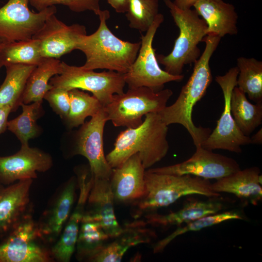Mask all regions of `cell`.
I'll use <instances>...</instances> for the list:
<instances>
[{
    "label": "cell",
    "instance_id": "3",
    "mask_svg": "<svg viewBox=\"0 0 262 262\" xmlns=\"http://www.w3.org/2000/svg\"><path fill=\"white\" fill-rule=\"evenodd\" d=\"M99 25L93 33L84 36L76 49L82 51L86 61L81 67L85 69H105L125 74L135 60L141 41L132 43L118 38L110 30L106 24L110 17L107 10L98 15Z\"/></svg>",
    "mask_w": 262,
    "mask_h": 262
},
{
    "label": "cell",
    "instance_id": "28",
    "mask_svg": "<svg viewBox=\"0 0 262 262\" xmlns=\"http://www.w3.org/2000/svg\"><path fill=\"white\" fill-rule=\"evenodd\" d=\"M39 42L34 39L0 42V65L23 64L37 66L44 59Z\"/></svg>",
    "mask_w": 262,
    "mask_h": 262
},
{
    "label": "cell",
    "instance_id": "34",
    "mask_svg": "<svg viewBox=\"0 0 262 262\" xmlns=\"http://www.w3.org/2000/svg\"><path fill=\"white\" fill-rule=\"evenodd\" d=\"M158 0H129L125 13L130 28L147 32L159 14Z\"/></svg>",
    "mask_w": 262,
    "mask_h": 262
},
{
    "label": "cell",
    "instance_id": "2",
    "mask_svg": "<svg viewBox=\"0 0 262 262\" xmlns=\"http://www.w3.org/2000/svg\"><path fill=\"white\" fill-rule=\"evenodd\" d=\"M145 116L139 126L127 128L117 136L114 148L105 156L112 168L120 166L136 153L145 168H148L167 154L168 126L158 113H148Z\"/></svg>",
    "mask_w": 262,
    "mask_h": 262
},
{
    "label": "cell",
    "instance_id": "18",
    "mask_svg": "<svg viewBox=\"0 0 262 262\" xmlns=\"http://www.w3.org/2000/svg\"><path fill=\"white\" fill-rule=\"evenodd\" d=\"M77 184L80 193L77 204L58 240L50 248L54 261L69 262L75 251L76 244L82 220L85 211L88 196L93 180L87 173L78 174Z\"/></svg>",
    "mask_w": 262,
    "mask_h": 262
},
{
    "label": "cell",
    "instance_id": "10",
    "mask_svg": "<svg viewBox=\"0 0 262 262\" xmlns=\"http://www.w3.org/2000/svg\"><path fill=\"white\" fill-rule=\"evenodd\" d=\"M237 66L230 68L224 75L216 76L215 81L223 94V111L214 130L201 146L213 150L220 149L235 153L242 152L241 147L251 144L249 136L244 135L237 126L230 110V98L233 88L237 86L238 75Z\"/></svg>",
    "mask_w": 262,
    "mask_h": 262
},
{
    "label": "cell",
    "instance_id": "31",
    "mask_svg": "<svg viewBox=\"0 0 262 262\" xmlns=\"http://www.w3.org/2000/svg\"><path fill=\"white\" fill-rule=\"evenodd\" d=\"M237 86L255 103H262V62L243 56L237 59Z\"/></svg>",
    "mask_w": 262,
    "mask_h": 262
},
{
    "label": "cell",
    "instance_id": "24",
    "mask_svg": "<svg viewBox=\"0 0 262 262\" xmlns=\"http://www.w3.org/2000/svg\"><path fill=\"white\" fill-rule=\"evenodd\" d=\"M224 205L213 200H194L186 203L175 212L166 214L150 213L146 216V223L156 227L181 226L205 216L219 213Z\"/></svg>",
    "mask_w": 262,
    "mask_h": 262
},
{
    "label": "cell",
    "instance_id": "4",
    "mask_svg": "<svg viewBox=\"0 0 262 262\" xmlns=\"http://www.w3.org/2000/svg\"><path fill=\"white\" fill-rule=\"evenodd\" d=\"M145 190L141 198L134 202L139 213L168 206L180 197L198 195L218 198L208 180L190 175H174L145 171Z\"/></svg>",
    "mask_w": 262,
    "mask_h": 262
},
{
    "label": "cell",
    "instance_id": "19",
    "mask_svg": "<svg viewBox=\"0 0 262 262\" xmlns=\"http://www.w3.org/2000/svg\"><path fill=\"white\" fill-rule=\"evenodd\" d=\"M114 202L110 180L93 177L82 221L97 222L109 238H115L123 228L115 215Z\"/></svg>",
    "mask_w": 262,
    "mask_h": 262
},
{
    "label": "cell",
    "instance_id": "41",
    "mask_svg": "<svg viewBox=\"0 0 262 262\" xmlns=\"http://www.w3.org/2000/svg\"><path fill=\"white\" fill-rule=\"evenodd\" d=\"M1 67L0 66V68H1Z\"/></svg>",
    "mask_w": 262,
    "mask_h": 262
},
{
    "label": "cell",
    "instance_id": "5",
    "mask_svg": "<svg viewBox=\"0 0 262 262\" xmlns=\"http://www.w3.org/2000/svg\"><path fill=\"white\" fill-rule=\"evenodd\" d=\"M164 1L180 33L170 53L167 55L156 54V58L164 71L180 75L185 65L194 64L200 56L198 45L207 34V25L195 9H181L171 0Z\"/></svg>",
    "mask_w": 262,
    "mask_h": 262
},
{
    "label": "cell",
    "instance_id": "8",
    "mask_svg": "<svg viewBox=\"0 0 262 262\" xmlns=\"http://www.w3.org/2000/svg\"><path fill=\"white\" fill-rule=\"evenodd\" d=\"M164 20L163 15L159 13L146 34L141 35V46L136 58L128 71L124 74L129 88L145 86L159 91L163 89L166 83L180 82L183 79V74L173 75L162 69L156 58L152 43Z\"/></svg>",
    "mask_w": 262,
    "mask_h": 262
},
{
    "label": "cell",
    "instance_id": "14",
    "mask_svg": "<svg viewBox=\"0 0 262 262\" xmlns=\"http://www.w3.org/2000/svg\"><path fill=\"white\" fill-rule=\"evenodd\" d=\"M77 184L72 177L61 185L36 222L39 235L46 245H52L59 238L71 213Z\"/></svg>",
    "mask_w": 262,
    "mask_h": 262
},
{
    "label": "cell",
    "instance_id": "13",
    "mask_svg": "<svg viewBox=\"0 0 262 262\" xmlns=\"http://www.w3.org/2000/svg\"><path fill=\"white\" fill-rule=\"evenodd\" d=\"M196 148L193 155L185 161L147 170L159 174L190 175L217 180L241 169L238 163L232 158L214 153L201 145Z\"/></svg>",
    "mask_w": 262,
    "mask_h": 262
},
{
    "label": "cell",
    "instance_id": "9",
    "mask_svg": "<svg viewBox=\"0 0 262 262\" xmlns=\"http://www.w3.org/2000/svg\"><path fill=\"white\" fill-rule=\"evenodd\" d=\"M54 262L40 238L33 212L28 214L0 243V262Z\"/></svg>",
    "mask_w": 262,
    "mask_h": 262
},
{
    "label": "cell",
    "instance_id": "7",
    "mask_svg": "<svg viewBox=\"0 0 262 262\" xmlns=\"http://www.w3.org/2000/svg\"><path fill=\"white\" fill-rule=\"evenodd\" d=\"M49 84L67 91L78 89L89 91L105 106L114 95L124 92L126 82L123 73L110 70L96 72L62 62L61 73L52 77Z\"/></svg>",
    "mask_w": 262,
    "mask_h": 262
},
{
    "label": "cell",
    "instance_id": "17",
    "mask_svg": "<svg viewBox=\"0 0 262 262\" xmlns=\"http://www.w3.org/2000/svg\"><path fill=\"white\" fill-rule=\"evenodd\" d=\"M33 180L0 184V238L6 236L29 213L33 212L30 190Z\"/></svg>",
    "mask_w": 262,
    "mask_h": 262
},
{
    "label": "cell",
    "instance_id": "27",
    "mask_svg": "<svg viewBox=\"0 0 262 262\" xmlns=\"http://www.w3.org/2000/svg\"><path fill=\"white\" fill-rule=\"evenodd\" d=\"M230 105L235 123L244 135L249 136L261 125L262 103H251L237 86L232 90Z\"/></svg>",
    "mask_w": 262,
    "mask_h": 262
},
{
    "label": "cell",
    "instance_id": "29",
    "mask_svg": "<svg viewBox=\"0 0 262 262\" xmlns=\"http://www.w3.org/2000/svg\"><path fill=\"white\" fill-rule=\"evenodd\" d=\"M43 101L30 104L21 103V114L7 122V129L13 133L21 143V146H29V141L38 136L41 128L37 124V120L43 113Z\"/></svg>",
    "mask_w": 262,
    "mask_h": 262
},
{
    "label": "cell",
    "instance_id": "30",
    "mask_svg": "<svg viewBox=\"0 0 262 262\" xmlns=\"http://www.w3.org/2000/svg\"><path fill=\"white\" fill-rule=\"evenodd\" d=\"M109 238L98 222L82 221L75 247L77 260L80 262H90L102 248Z\"/></svg>",
    "mask_w": 262,
    "mask_h": 262
},
{
    "label": "cell",
    "instance_id": "38",
    "mask_svg": "<svg viewBox=\"0 0 262 262\" xmlns=\"http://www.w3.org/2000/svg\"><path fill=\"white\" fill-rule=\"evenodd\" d=\"M107 2L118 13H126L129 0H107Z\"/></svg>",
    "mask_w": 262,
    "mask_h": 262
},
{
    "label": "cell",
    "instance_id": "33",
    "mask_svg": "<svg viewBox=\"0 0 262 262\" xmlns=\"http://www.w3.org/2000/svg\"><path fill=\"white\" fill-rule=\"evenodd\" d=\"M243 219V216L240 213L234 211L218 213L204 216L186 223L184 226H178L170 234L155 243L153 246V252L158 253L162 252L174 239L188 232L199 231L228 220Z\"/></svg>",
    "mask_w": 262,
    "mask_h": 262
},
{
    "label": "cell",
    "instance_id": "15",
    "mask_svg": "<svg viewBox=\"0 0 262 262\" xmlns=\"http://www.w3.org/2000/svg\"><path fill=\"white\" fill-rule=\"evenodd\" d=\"M86 34L84 25H67L53 14L32 38L39 42L43 57L58 59L76 49L81 40Z\"/></svg>",
    "mask_w": 262,
    "mask_h": 262
},
{
    "label": "cell",
    "instance_id": "40",
    "mask_svg": "<svg viewBox=\"0 0 262 262\" xmlns=\"http://www.w3.org/2000/svg\"><path fill=\"white\" fill-rule=\"evenodd\" d=\"M251 139V144L260 145L262 144V130L261 128Z\"/></svg>",
    "mask_w": 262,
    "mask_h": 262
},
{
    "label": "cell",
    "instance_id": "23",
    "mask_svg": "<svg viewBox=\"0 0 262 262\" xmlns=\"http://www.w3.org/2000/svg\"><path fill=\"white\" fill-rule=\"evenodd\" d=\"M146 222L135 221L127 224L112 242L105 244L90 261L92 262H120L131 247L148 243L155 236L154 232L146 227Z\"/></svg>",
    "mask_w": 262,
    "mask_h": 262
},
{
    "label": "cell",
    "instance_id": "11",
    "mask_svg": "<svg viewBox=\"0 0 262 262\" xmlns=\"http://www.w3.org/2000/svg\"><path fill=\"white\" fill-rule=\"evenodd\" d=\"M28 2V0H9L0 8V42L32 38L48 17L56 13L55 6L37 13L32 12Z\"/></svg>",
    "mask_w": 262,
    "mask_h": 262
},
{
    "label": "cell",
    "instance_id": "21",
    "mask_svg": "<svg viewBox=\"0 0 262 262\" xmlns=\"http://www.w3.org/2000/svg\"><path fill=\"white\" fill-rule=\"evenodd\" d=\"M259 167L247 168L217 180L212 183L213 190L217 193L234 195L242 200L257 205L262 199V175Z\"/></svg>",
    "mask_w": 262,
    "mask_h": 262
},
{
    "label": "cell",
    "instance_id": "37",
    "mask_svg": "<svg viewBox=\"0 0 262 262\" xmlns=\"http://www.w3.org/2000/svg\"><path fill=\"white\" fill-rule=\"evenodd\" d=\"M12 112V109L10 106L0 108V134L7 129L8 117Z\"/></svg>",
    "mask_w": 262,
    "mask_h": 262
},
{
    "label": "cell",
    "instance_id": "39",
    "mask_svg": "<svg viewBox=\"0 0 262 262\" xmlns=\"http://www.w3.org/2000/svg\"><path fill=\"white\" fill-rule=\"evenodd\" d=\"M199 0H174L173 2L181 9H190Z\"/></svg>",
    "mask_w": 262,
    "mask_h": 262
},
{
    "label": "cell",
    "instance_id": "1",
    "mask_svg": "<svg viewBox=\"0 0 262 262\" xmlns=\"http://www.w3.org/2000/svg\"><path fill=\"white\" fill-rule=\"evenodd\" d=\"M221 39L219 36L212 34L204 37V51L194 64L192 73L182 86L176 100L158 113L166 125L179 124L183 126L191 136L195 147L201 145L212 132L208 128L197 127L194 124L192 112L195 105L205 95L212 82L210 61Z\"/></svg>",
    "mask_w": 262,
    "mask_h": 262
},
{
    "label": "cell",
    "instance_id": "6",
    "mask_svg": "<svg viewBox=\"0 0 262 262\" xmlns=\"http://www.w3.org/2000/svg\"><path fill=\"white\" fill-rule=\"evenodd\" d=\"M172 95L169 89L156 91L145 86L129 88L126 92L114 95L103 108L108 121L115 127L133 128L142 124L144 115L164 109Z\"/></svg>",
    "mask_w": 262,
    "mask_h": 262
},
{
    "label": "cell",
    "instance_id": "35",
    "mask_svg": "<svg viewBox=\"0 0 262 262\" xmlns=\"http://www.w3.org/2000/svg\"><path fill=\"white\" fill-rule=\"evenodd\" d=\"M30 4L39 12L55 4H62L75 12L93 11L98 15L101 11L100 0H28Z\"/></svg>",
    "mask_w": 262,
    "mask_h": 262
},
{
    "label": "cell",
    "instance_id": "25",
    "mask_svg": "<svg viewBox=\"0 0 262 262\" xmlns=\"http://www.w3.org/2000/svg\"><path fill=\"white\" fill-rule=\"evenodd\" d=\"M62 72V62L57 58H45L31 72L25 86L22 103L43 101L44 95L52 88L50 79Z\"/></svg>",
    "mask_w": 262,
    "mask_h": 262
},
{
    "label": "cell",
    "instance_id": "32",
    "mask_svg": "<svg viewBox=\"0 0 262 262\" xmlns=\"http://www.w3.org/2000/svg\"><path fill=\"white\" fill-rule=\"evenodd\" d=\"M68 94L70 109L65 120L69 128L81 126L86 117L93 116L104 106L95 96L78 89H71Z\"/></svg>",
    "mask_w": 262,
    "mask_h": 262
},
{
    "label": "cell",
    "instance_id": "16",
    "mask_svg": "<svg viewBox=\"0 0 262 262\" xmlns=\"http://www.w3.org/2000/svg\"><path fill=\"white\" fill-rule=\"evenodd\" d=\"M53 165L50 154L36 147L21 146L16 153L0 157V184L7 185L16 181L34 179L37 172H45Z\"/></svg>",
    "mask_w": 262,
    "mask_h": 262
},
{
    "label": "cell",
    "instance_id": "36",
    "mask_svg": "<svg viewBox=\"0 0 262 262\" xmlns=\"http://www.w3.org/2000/svg\"><path fill=\"white\" fill-rule=\"evenodd\" d=\"M49 103L53 111L65 120L70 109V98L68 91L53 87L44 95V98Z\"/></svg>",
    "mask_w": 262,
    "mask_h": 262
},
{
    "label": "cell",
    "instance_id": "12",
    "mask_svg": "<svg viewBox=\"0 0 262 262\" xmlns=\"http://www.w3.org/2000/svg\"><path fill=\"white\" fill-rule=\"evenodd\" d=\"M108 121L103 107L91 119L81 125L75 138L73 155H81L88 160L91 176L110 180L113 168L108 163L103 149L104 126Z\"/></svg>",
    "mask_w": 262,
    "mask_h": 262
},
{
    "label": "cell",
    "instance_id": "20",
    "mask_svg": "<svg viewBox=\"0 0 262 262\" xmlns=\"http://www.w3.org/2000/svg\"><path fill=\"white\" fill-rule=\"evenodd\" d=\"M145 169L137 153L120 166L113 168L110 181L115 202L134 203L142 197L145 190Z\"/></svg>",
    "mask_w": 262,
    "mask_h": 262
},
{
    "label": "cell",
    "instance_id": "22",
    "mask_svg": "<svg viewBox=\"0 0 262 262\" xmlns=\"http://www.w3.org/2000/svg\"><path fill=\"white\" fill-rule=\"evenodd\" d=\"M193 7L206 23L207 34L222 38L238 33V16L232 4L223 0H199Z\"/></svg>",
    "mask_w": 262,
    "mask_h": 262
},
{
    "label": "cell",
    "instance_id": "26",
    "mask_svg": "<svg viewBox=\"0 0 262 262\" xmlns=\"http://www.w3.org/2000/svg\"><path fill=\"white\" fill-rule=\"evenodd\" d=\"M36 66L14 64L5 66L6 77L0 87V108L10 106L16 111L22 103L27 80Z\"/></svg>",
    "mask_w": 262,
    "mask_h": 262
}]
</instances>
